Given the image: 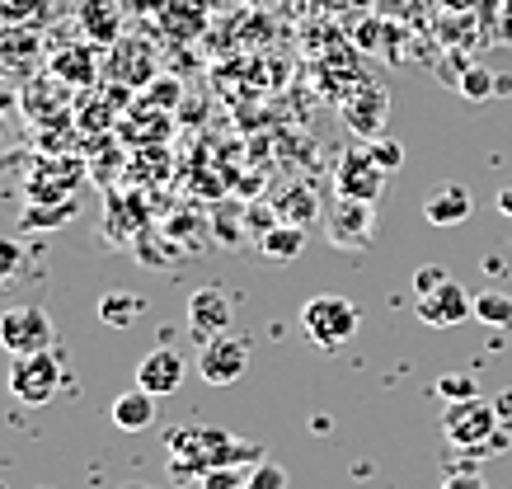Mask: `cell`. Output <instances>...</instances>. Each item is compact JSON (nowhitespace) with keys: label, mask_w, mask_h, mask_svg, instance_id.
Instances as JSON below:
<instances>
[{"label":"cell","mask_w":512,"mask_h":489,"mask_svg":"<svg viewBox=\"0 0 512 489\" xmlns=\"http://www.w3.org/2000/svg\"><path fill=\"white\" fill-rule=\"evenodd\" d=\"M66 217H76V203H66L62 212H57V207H52V212H38V207H33V212H24V226H38V221H66Z\"/></svg>","instance_id":"obj_25"},{"label":"cell","mask_w":512,"mask_h":489,"mask_svg":"<svg viewBox=\"0 0 512 489\" xmlns=\"http://www.w3.org/2000/svg\"><path fill=\"white\" fill-rule=\"evenodd\" d=\"M184 353H174L170 344L165 348H151L146 358L137 363V386L141 391H151L160 400V395H174L179 386H184Z\"/></svg>","instance_id":"obj_10"},{"label":"cell","mask_w":512,"mask_h":489,"mask_svg":"<svg viewBox=\"0 0 512 489\" xmlns=\"http://www.w3.org/2000/svg\"><path fill=\"white\" fill-rule=\"evenodd\" d=\"M329 240L339 250H367L376 240V212L372 203H357V198H339L329 207Z\"/></svg>","instance_id":"obj_8"},{"label":"cell","mask_w":512,"mask_h":489,"mask_svg":"<svg viewBox=\"0 0 512 489\" xmlns=\"http://www.w3.org/2000/svg\"><path fill=\"white\" fill-rule=\"evenodd\" d=\"M264 447L259 442H240L221 428H202V424H184L174 428L170 438V466L179 480H198V475L217 471V466H259Z\"/></svg>","instance_id":"obj_1"},{"label":"cell","mask_w":512,"mask_h":489,"mask_svg":"<svg viewBox=\"0 0 512 489\" xmlns=\"http://www.w3.org/2000/svg\"><path fill=\"white\" fill-rule=\"evenodd\" d=\"M198 489H245L249 485V475L240 471V466H217V471H207L193 480Z\"/></svg>","instance_id":"obj_18"},{"label":"cell","mask_w":512,"mask_h":489,"mask_svg":"<svg viewBox=\"0 0 512 489\" xmlns=\"http://www.w3.org/2000/svg\"><path fill=\"white\" fill-rule=\"evenodd\" d=\"M357 325H362V311L339 292H320L301 306V330L320 348H343L357 334Z\"/></svg>","instance_id":"obj_2"},{"label":"cell","mask_w":512,"mask_h":489,"mask_svg":"<svg viewBox=\"0 0 512 489\" xmlns=\"http://www.w3.org/2000/svg\"><path fill=\"white\" fill-rule=\"evenodd\" d=\"M414 311H419L423 325H433V330H451V325H461V320L475 316V297H470L456 278H447L437 292H428V297L414 301Z\"/></svg>","instance_id":"obj_9"},{"label":"cell","mask_w":512,"mask_h":489,"mask_svg":"<svg viewBox=\"0 0 512 489\" xmlns=\"http://www.w3.org/2000/svg\"><path fill=\"white\" fill-rule=\"evenodd\" d=\"M442 489H489V485H484V475L461 471V475H447V480H442Z\"/></svg>","instance_id":"obj_26"},{"label":"cell","mask_w":512,"mask_h":489,"mask_svg":"<svg viewBox=\"0 0 512 489\" xmlns=\"http://www.w3.org/2000/svg\"><path fill=\"white\" fill-rule=\"evenodd\" d=\"M0 137H5V118H0Z\"/></svg>","instance_id":"obj_30"},{"label":"cell","mask_w":512,"mask_h":489,"mask_svg":"<svg viewBox=\"0 0 512 489\" xmlns=\"http://www.w3.org/2000/svg\"><path fill=\"white\" fill-rule=\"evenodd\" d=\"M156 424V395L132 386L113 400V428H123V433H146V428Z\"/></svg>","instance_id":"obj_13"},{"label":"cell","mask_w":512,"mask_h":489,"mask_svg":"<svg viewBox=\"0 0 512 489\" xmlns=\"http://www.w3.org/2000/svg\"><path fill=\"white\" fill-rule=\"evenodd\" d=\"M0 489H5V485H0Z\"/></svg>","instance_id":"obj_31"},{"label":"cell","mask_w":512,"mask_h":489,"mask_svg":"<svg viewBox=\"0 0 512 489\" xmlns=\"http://www.w3.org/2000/svg\"><path fill=\"white\" fill-rule=\"evenodd\" d=\"M278 212H282V221L306 226V217L315 212V203H311V193H306V189H292V193H287V203H278Z\"/></svg>","instance_id":"obj_20"},{"label":"cell","mask_w":512,"mask_h":489,"mask_svg":"<svg viewBox=\"0 0 512 489\" xmlns=\"http://www.w3.org/2000/svg\"><path fill=\"white\" fill-rule=\"evenodd\" d=\"M94 316H99V325H109V330H132L146 316V297H137V292H104L99 306H94Z\"/></svg>","instance_id":"obj_15"},{"label":"cell","mask_w":512,"mask_h":489,"mask_svg":"<svg viewBox=\"0 0 512 489\" xmlns=\"http://www.w3.org/2000/svg\"><path fill=\"white\" fill-rule=\"evenodd\" d=\"M19 264H24V250H19V240L0 236V283H10L19 273Z\"/></svg>","instance_id":"obj_22"},{"label":"cell","mask_w":512,"mask_h":489,"mask_svg":"<svg viewBox=\"0 0 512 489\" xmlns=\"http://www.w3.org/2000/svg\"><path fill=\"white\" fill-rule=\"evenodd\" d=\"M245 489H287V471L273 466V461H259L254 471H249V485Z\"/></svg>","instance_id":"obj_21"},{"label":"cell","mask_w":512,"mask_h":489,"mask_svg":"<svg viewBox=\"0 0 512 489\" xmlns=\"http://www.w3.org/2000/svg\"><path fill=\"white\" fill-rule=\"evenodd\" d=\"M57 66H71V71H80V80H90V71H85V52H66V57H57Z\"/></svg>","instance_id":"obj_27"},{"label":"cell","mask_w":512,"mask_h":489,"mask_svg":"<svg viewBox=\"0 0 512 489\" xmlns=\"http://www.w3.org/2000/svg\"><path fill=\"white\" fill-rule=\"evenodd\" d=\"M498 212H503V217H512V184H503V189H498Z\"/></svg>","instance_id":"obj_28"},{"label":"cell","mask_w":512,"mask_h":489,"mask_svg":"<svg viewBox=\"0 0 512 489\" xmlns=\"http://www.w3.org/2000/svg\"><path fill=\"white\" fill-rule=\"evenodd\" d=\"M245 372H249V344H245V339H235L231 330L202 339L198 377L207 381V386H235Z\"/></svg>","instance_id":"obj_6"},{"label":"cell","mask_w":512,"mask_h":489,"mask_svg":"<svg viewBox=\"0 0 512 489\" xmlns=\"http://www.w3.org/2000/svg\"><path fill=\"white\" fill-rule=\"evenodd\" d=\"M437 395H442L447 405H456V400H475L480 386H475V377H466V372H447V377L437 381Z\"/></svg>","instance_id":"obj_17"},{"label":"cell","mask_w":512,"mask_h":489,"mask_svg":"<svg viewBox=\"0 0 512 489\" xmlns=\"http://www.w3.org/2000/svg\"><path fill=\"white\" fill-rule=\"evenodd\" d=\"M442 283H447V273L437 269V264H433V269H419V273H414V292H419V297H428V292H437V287H442Z\"/></svg>","instance_id":"obj_24"},{"label":"cell","mask_w":512,"mask_h":489,"mask_svg":"<svg viewBox=\"0 0 512 489\" xmlns=\"http://www.w3.org/2000/svg\"><path fill=\"white\" fill-rule=\"evenodd\" d=\"M301 250H306V226L278 221V226H264V231H259V254H264L268 264H292Z\"/></svg>","instance_id":"obj_14"},{"label":"cell","mask_w":512,"mask_h":489,"mask_svg":"<svg viewBox=\"0 0 512 489\" xmlns=\"http://www.w3.org/2000/svg\"><path fill=\"white\" fill-rule=\"evenodd\" d=\"M118 489H156V485H146V480H127V485H118Z\"/></svg>","instance_id":"obj_29"},{"label":"cell","mask_w":512,"mask_h":489,"mask_svg":"<svg viewBox=\"0 0 512 489\" xmlns=\"http://www.w3.org/2000/svg\"><path fill=\"white\" fill-rule=\"evenodd\" d=\"M57 344V325L47 316L43 306H10V311H0V348L10 353V358H24V353H47V348Z\"/></svg>","instance_id":"obj_4"},{"label":"cell","mask_w":512,"mask_h":489,"mask_svg":"<svg viewBox=\"0 0 512 489\" xmlns=\"http://www.w3.org/2000/svg\"><path fill=\"white\" fill-rule=\"evenodd\" d=\"M498 405H489V400H456V405H447V414H442V433H447L451 447H461V452H484V447H494L498 442Z\"/></svg>","instance_id":"obj_3"},{"label":"cell","mask_w":512,"mask_h":489,"mask_svg":"<svg viewBox=\"0 0 512 489\" xmlns=\"http://www.w3.org/2000/svg\"><path fill=\"white\" fill-rule=\"evenodd\" d=\"M475 320H480V325H494V330H508L512 297L508 292H480V297H475Z\"/></svg>","instance_id":"obj_16"},{"label":"cell","mask_w":512,"mask_h":489,"mask_svg":"<svg viewBox=\"0 0 512 489\" xmlns=\"http://www.w3.org/2000/svg\"><path fill=\"white\" fill-rule=\"evenodd\" d=\"M470 212H475V193H470L466 184H456V179L437 184V189L423 198L428 226H461V221H470Z\"/></svg>","instance_id":"obj_12"},{"label":"cell","mask_w":512,"mask_h":489,"mask_svg":"<svg viewBox=\"0 0 512 489\" xmlns=\"http://www.w3.org/2000/svg\"><path fill=\"white\" fill-rule=\"evenodd\" d=\"M334 184H339V198H357V203H376L381 189H386V170L372 160L367 146L357 151H343L339 170H334Z\"/></svg>","instance_id":"obj_7"},{"label":"cell","mask_w":512,"mask_h":489,"mask_svg":"<svg viewBox=\"0 0 512 489\" xmlns=\"http://www.w3.org/2000/svg\"><path fill=\"white\" fill-rule=\"evenodd\" d=\"M62 391V363L57 353H24V358H10V395L19 405H47L52 395Z\"/></svg>","instance_id":"obj_5"},{"label":"cell","mask_w":512,"mask_h":489,"mask_svg":"<svg viewBox=\"0 0 512 489\" xmlns=\"http://www.w3.org/2000/svg\"><path fill=\"white\" fill-rule=\"evenodd\" d=\"M226 325H231V297L221 287H198L188 297V330L198 334V344L212 334H226Z\"/></svg>","instance_id":"obj_11"},{"label":"cell","mask_w":512,"mask_h":489,"mask_svg":"<svg viewBox=\"0 0 512 489\" xmlns=\"http://www.w3.org/2000/svg\"><path fill=\"white\" fill-rule=\"evenodd\" d=\"M367 151H372V160H376V165H381L386 174L404 165V146H400V142H372Z\"/></svg>","instance_id":"obj_23"},{"label":"cell","mask_w":512,"mask_h":489,"mask_svg":"<svg viewBox=\"0 0 512 489\" xmlns=\"http://www.w3.org/2000/svg\"><path fill=\"white\" fill-rule=\"evenodd\" d=\"M461 95H466V99H489V95H498L494 71H484V66H470L466 76H461Z\"/></svg>","instance_id":"obj_19"}]
</instances>
